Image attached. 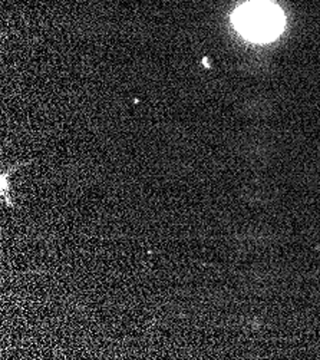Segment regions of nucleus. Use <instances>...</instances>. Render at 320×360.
<instances>
[{
	"label": "nucleus",
	"instance_id": "1",
	"mask_svg": "<svg viewBox=\"0 0 320 360\" xmlns=\"http://www.w3.org/2000/svg\"><path fill=\"white\" fill-rule=\"evenodd\" d=\"M233 20L245 38L257 42H266L276 38L284 22L281 12L267 2L244 5L234 13Z\"/></svg>",
	"mask_w": 320,
	"mask_h": 360
}]
</instances>
